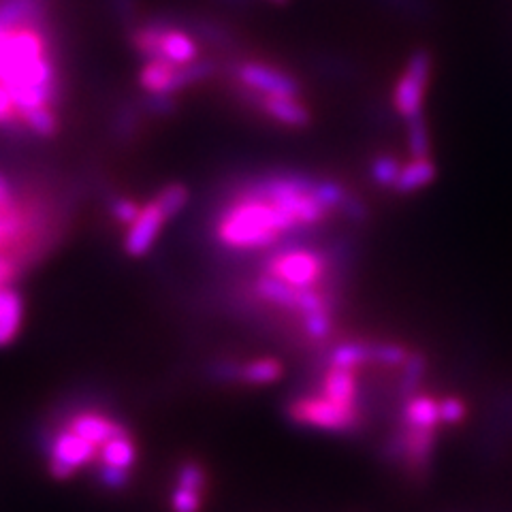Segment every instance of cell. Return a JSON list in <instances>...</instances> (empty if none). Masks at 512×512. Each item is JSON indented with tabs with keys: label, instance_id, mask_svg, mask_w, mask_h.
<instances>
[{
	"label": "cell",
	"instance_id": "cell-17",
	"mask_svg": "<svg viewBox=\"0 0 512 512\" xmlns=\"http://www.w3.org/2000/svg\"><path fill=\"white\" fill-rule=\"evenodd\" d=\"M26 231L28 216L20 207V203H13L5 207V210H0V254H9L18 246L20 239L26 237Z\"/></svg>",
	"mask_w": 512,
	"mask_h": 512
},
{
	"label": "cell",
	"instance_id": "cell-2",
	"mask_svg": "<svg viewBox=\"0 0 512 512\" xmlns=\"http://www.w3.org/2000/svg\"><path fill=\"white\" fill-rule=\"evenodd\" d=\"M135 47L141 56L148 60L163 58L171 64H190L199 56L197 43L184 30L150 24L135 32Z\"/></svg>",
	"mask_w": 512,
	"mask_h": 512
},
{
	"label": "cell",
	"instance_id": "cell-32",
	"mask_svg": "<svg viewBox=\"0 0 512 512\" xmlns=\"http://www.w3.org/2000/svg\"><path fill=\"white\" fill-rule=\"evenodd\" d=\"M440 406V423L442 425H457L468 414V406L459 397H444L438 402Z\"/></svg>",
	"mask_w": 512,
	"mask_h": 512
},
{
	"label": "cell",
	"instance_id": "cell-18",
	"mask_svg": "<svg viewBox=\"0 0 512 512\" xmlns=\"http://www.w3.org/2000/svg\"><path fill=\"white\" fill-rule=\"evenodd\" d=\"M137 455L139 453H137L135 438L131 436V431H124V434L107 440L99 448V459H96V461L109 463V466H116V468L131 470L135 466Z\"/></svg>",
	"mask_w": 512,
	"mask_h": 512
},
{
	"label": "cell",
	"instance_id": "cell-12",
	"mask_svg": "<svg viewBox=\"0 0 512 512\" xmlns=\"http://www.w3.org/2000/svg\"><path fill=\"white\" fill-rule=\"evenodd\" d=\"M24 320V299L11 286L0 288V348L18 340Z\"/></svg>",
	"mask_w": 512,
	"mask_h": 512
},
{
	"label": "cell",
	"instance_id": "cell-1",
	"mask_svg": "<svg viewBox=\"0 0 512 512\" xmlns=\"http://www.w3.org/2000/svg\"><path fill=\"white\" fill-rule=\"evenodd\" d=\"M295 227V220L276 203L242 190V195L218 220L216 235L229 248L254 250L276 244L280 235Z\"/></svg>",
	"mask_w": 512,
	"mask_h": 512
},
{
	"label": "cell",
	"instance_id": "cell-22",
	"mask_svg": "<svg viewBox=\"0 0 512 512\" xmlns=\"http://www.w3.org/2000/svg\"><path fill=\"white\" fill-rule=\"evenodd\" d=\"M188 199H190V192L184 184H169L154 197V201L158 203V207L163 210L167 218L178 216L186 207Z\"/></svg>",
	"mask_w": 512,
	"mask_h": 512
},
{
	"label": "cell",
	"instance_id": "cell-23",
	"mask_svg": "<svg viewBox=\"0 0 512 512\" xmlns=\"http://www.w3.org/2000/svg\"><path fill=\"white\" fill-rule=\"evenodd\" d=\"M303 333L308 335L312 342H325L333 331V312L331 310H316L301 316Z\"/></svg>",
	"mask_w": 512,
	"mask_h": 512
},
{
	"label": "cell",
	"instance_id": "cell-28",
	"mask_svg": "<svg viewBox=\"0 0 512 512\" xmlns=\"http://www.w3.org/2000/svg\"><path fill=\"white\" fill-rule=\"evenodd\" d=\"M399 171H402V165H399V160L393 156H376L372 167H370L372 180L380 188H395Z\"/></svg>",
	"mask_w": 512,
	"mask_h": 512
},
{
	"label": "cell",
	"instance_id": "cell-34",
	"mask_svg": "<svg viewBox=\"0 0 512 512\" xmlns=\"http://www.w3.org/2000/svg\"><path fill=\"white\" fill-rule=\"evenodd\" d=\"M0 126H20L18 109L11 99V94L0 86Z\"/></svg>",
	"mask_w": 512,
	"mask_h": 512
},
{
	"label": "cell",
	"instance_id": "cell-11",
	"mask_svg": "<svg viewBox=\"0 0 512 512\" xmlns=\"http://www.w3.org/2000/svg\"><path fill=\"white\" fill-rule=\"evenodd\" d=\"M323 395L331 402L359 408V378L357 370H346V367H333L323 376Z\"/></svg>",
	"mask_w": 512,
	"mask_h": 512
},
{
	"label": "cell",
	"instance_id": "cell-36",
	"mask_svg": "<svg viewBox=\"0 0 512 512\" xmlns=\"http://www.w3.org/2000/svg\"><path fill=\"white\" fill-rule=\"evenodd\" d=\"M15 278H18V261L9 254H0V288L11 286Z\"/></svg>",
	"mask_w": 512,
	"mask_h": 512
},
{
	"label": "cell",
	"instance_id": "cell-20",
	"mask_svg": "<svg viewBox=\"0 0 512 512\" xmlns=\"http://www.w3.org/2000/svg\"><path fill=\"white\" fill-rule=\"evenodd\" d=\"M284 376V367L276 359H254L242 365V382L261 387V384L278 382Z\"/></svg>",
	"mask_w": 512,
	"mask_h": 512
},
{
	"label": "cell",
	"instance_id": "cell-15",
	"mask_svg": "<svg viewBox=\"0 0 512 512\" xmlns=\"http://www.w3.org/2000/svg\"><path fill=\"white\" fill-rule=\"evenodd\" d=\"M402 423L416 429H438L442 425L438 402L427 395H412L402 410Z\"/></svg>",
	"mask_w": 512,
	"mask_h": 512
},
{
	"label": "cell",
	"instance_id": "cell-14",
	"mask_svg": "<svg viewBox=\"0 0 512 512\" xmlns=\"http://www.w3.org/2000/svg\"><path fill=\"white\" fill-rule=\"evenodd\" d=\"M254 293L261 301L271 303V306L276 308L293 310L295 306V286H291L280 276L271 274V271H263V274L256 278Z\"/></svg>",
	"mask_w": 512,
	"mask_h": 512
},
{
	"label": "cell",
	"instance_id": "cell-3",
	"mask_svg": "<svg viewBox=\"0 0 512 512\" xmlns=\"http://www.w3.org/2000/svg\"><path fill=\"white\" fill-rule=\"evenodd\" d=\"M288 416L297 425L327 431H352L361 425V410L331 402L329 397H301L288 406Z\"/></svg>",
	"mask_w": 512,
	"mask_h": 512
},
{
	"label": "cell",
	"instance_id": "cell-27",
	"mask_svg": "<svg viewBox=\"0 0 512 512\" xmlns=\"http://www.w3.org/2000/svg\"><path fill=\"white\" fill-rule=\"evenodd\" d=\"M175 485L205 493L207 491V472L199 461H184L178 468V474H175Z\"/></svg>",
	"mask_w": 512,
	"mask_h": 512
},
{
	"label": "cell",
	"instance_id": "cell-38",
	"mask_svg": "<svg viewBox=\"0 0 512 512\" xmlns=\"http://www.w3.org/2000/svg\"><path fill=\"white\" fill-rule=\"evenodd\" d=\"M276 3H282V0H276Z\"/></svg>",
	"mask_w": 512,
	"mask_h": 512
},
{
	"label": "cell",
	"instance_id": "cell-33",
	"mask_svg": "<svg viewBox=\"0 0 512 512\" xmlns=\"http://www.w3.org/2000/svg\"><path fill=\"white\" fill-rule=\"evenodd\" d=\"M212 376L218 382H242V363H235L231 359H222L212 367Z\"/></svg>",
	"mask_w": 512,
	"mask_h": 512
},
{
	"label": "cell",
	"instance_id": "cell-5",
	"mask_svg": "<svg viewBox=\"0 0 512 512\" xmlns=\"http://www.w3.org/2000/svg\"><path fill=\"white\" fill-rule=\"evenodd\" d=\"M431 75V56L425 50L414 52L406 64L402 77L397 79L393 90L395 111L404 120L423 114V99Z\"/></svg>",
	"mask_w": 512,
	"mask_h": 512
},
{
	"label": "cell",
	"instance_id": "cell-9",
	"mask_svg": "<svg viewBox=\"0 0 512 512\" xmlns=\"http://www.w3.org/2000/svg\"><path fill=\"white\" fill-rule=\"evenodd\" d=\"M67 427L71 431H75L77 436H82L86 440H90L96 446H103L107 440L116 438L124 431H128L120 421L111 419V416L103 414V412H92V410H84L77 412L71 416V421L67 423Z\"/></svg>",
	"mask_w": 512,
	"mask_h": 512
},
{
	"label": "cell",
	"instance_id": "cell-31",
	"mask_svg": "<svg viewBox=\"0 0 512 512\" xmlns=\"http://www.w3.org/2000/svg\"><path fill=\"white\" fill-rule=\"evenodd\" d=\"M139 212H141V205L133 199H128V197H118V199L111 201V205H109L111 218H114L120 224H124V227H131V224L137 220Z\"/></svg>",
	"mask_w": 512,
	"mask_h": 512
},
{
	"label": "cell",
	"instance_id": "cell-10",
	"mask_svg": "<svg viewBox=\"0 0 512 512\" xmlns=\"http://www.w3.org/2000/svg\"><path fill=\"white\" fill-rule=\"evenodd\" d=\"M259 107L269 118L288 128H306L310 124V111L297 96H261Z\"/></svg>",
	"mask_w": 512,
	"mask_h": 512
},
{
	"label": "cell",
	"instance_id": "cell-16",
	"mask_svg": "<svg viewBox=\"0 0 512 512\" xmlns=\"http://www.w3.org/2000/svg\"><path fill=\"white\" fill-rule=\"evenodd\" d=\"M406 429V459L410 468L425 470L427 461L431 459V453L436 448V431L438 429H416L402 423Z\"/></svg>",
	"mask_w": 512,
	"mask_h": 512
},
{
	"label": "cell",
	"instance_id": "cell-4",
	"mask_svg": "<svg viewBox=\"0 0 512 512\" xmlns=\"http://www.w3.org/2000/svg\"><path fill=\"white\" fill-rule=\"evenodd\" d=\"M96 459H99V446L77 436L69 427L56 431L50 444V457H47L50 474L58 480H67L79 470L94 466Z\"/></svg>",
	"mask_w": 512,
	"mask_h": 512
},
{
	"label": "cell",
	"instance_id": "cell-25",
	"mask_svg": "<svg viewBox=\"0 0 512 512\" xmlns=\"http://www.w3.org/2000/svg\"><path fill=\"white\" fill-rule=\"evenodd\" d=\"M410 350L395 342H372V363L380 367H402Z\"/></svg>",
	"mask_w": 512,
	"mask_h": 512
},
{
	"label": "cell",
	"instance_id": "cell-19",
	"mask_svg": "<svg viewBox=\"0 0 512 512\" xmlns=\"http://www.w3.org/2000/svg\"><path fill=\"white\" fill-rule=\"evenodd\" d=\"M372 363V342H342L329 352V365L359 370Z\"/></svg>",
	"mask_w": 512,
	"mask_h": 512
},
{
	"label": "cell",
	"instance_id": "cell-37",
	"mask_svg": "<svg viewBox=\"0 0 512 512\" xmlns=\"http://www.w3.org/2000/svg\"><path fill=\"white\" fill-rule=\"evenodd\" d=\"M18 203V197H15V190L11 186V182L5 178L3 173H0V210H5V207Z\"/></svg>",
	"mask_w": 512,
	"mask_h": 512
},
{
	"label": "cell",
	"instance_id": "cell-24",
	"mask_svg": "<svg viewBox=\"0 0 512 512\" xmlns=\"http://www.w3.org/2000/svg\"><path fill=\"white\" fill-rule=\"evenodd\" d=\"M310 192L318 199L320 205L327 207L329 212L340 210V207L346 201V197H348L346 188L338 182H333V180H314Z\"/></svg>",
	"mask_w": 512,
	"mask_h": 512
},
{
	"label": "cell",
	"instance_id": "cell-35",
	"mask_svg": "<svg viewBox=\"0 0 512 512\" xmlns=\"http://www.w3.org/2000/svg\"><path fill=\"white\" fill-rule=\"evenodd\" d=\"M340 212L350 220V222H365L367 220V207L363 201H359L357 197L348 195L344 205L340 207Z\"/></svg>",
	"mask_w": 512,
	"mask_h": 512
},
{
	"label": "cell",
	"instance_id": "cell-21",
	"mask_svg": "<svg viewBox=\"0 0 512 512\" xmlns=\"http://www.w3.org/2000/svg\"><path fill=\"white\" fill-rule=\"evenodd\" d=\"M427 374V359L423 352H410L406 363L402 365V378H399L397 393L404 399H410L416 395V389L421 387V382Z\"/></svg>",
	"mask_w": 512,
	"mask_h": 512
},
{
	"label": "cell",
	"instance_id": "cell-13",
	"mask_svg": "<svg viewBox=\"0 0 512 512\" xmlns=\"http://www.w3.org/2000/svg\"><path fill=\"white\" fill-rule=\"evenodd\" d=\"M436 175H438V169L429 156L412 158L408 165H402V171H399V178L393 190L399 192V195H412V192L421 190L434 182Z\"/></svg>",
	"mask_w": 512,
	"mask_h": 512
},
{
	"label": "cell",
	"instance_id": "cell-26",
	"mask_svg": "<svg viewBox=\"0 0 512 512\" xmlns=\"http://www.w3.org/2000/svg\"><path fill=\"white\" fill-rule=\"evenodd\" d=\"M408 122V150L412 158L429 156V128L425 116H414Z\"/></svg>",
	"mask_w": 512,
	"mask_h": 512
},
{
	"label": "cell",
	"instance_id": "cell-8",
	"mask_svg": "<svg viewBox=\"0 0 512 512\" xmlns=\"http://www.w3.org/2000/svg\"><path fill=\"white\" fill-rule=\"evenodd\" d=\"M167 220L169 218L163 214V210H160L154 199L146 205H141V212H139L137 220L126 231V239H124L126 254L135 256V259H139V256H146L152 250V246L156 244V239H158L160 231H163Z\"/></svg>",
	"mask_w": 512,
	"mask_h": 512
},
{
	"label": "cell",
	"instance_id": "cell-29",
	"mask_svg": "<svg viewBox=\"0 0 512 512\" xmlns=\"http://www.w3.org/2000/svg\"><path fill=\"white\" fill-rule=\"evenodd\" d=\"M96 480H99L101 487L109 489V491H122L131 483V470H124V468H116V466H109V463L103 461H96Z\"/></svg>",
	"mask_w": 512,
	"mask_h": 512
},
{
	"label": "cell",
	"instance_id": "cell-6",
	"mask_svg": "<svg viewBox=\"0 0 512 512\" xmlns=\"http://www.w3.org/2000/svg\"><path fill=\"white\" fill-rule=\"evenodd\" d=\"M265 271L280 276L295 288L318 286V282L327 274V259L314 250L295 248L286 250L278 256H271Z\"/></svg>",
	"mask_w": 512,
	"mask_h": 512
},
{
	"label": "cell",
	"instance_id": "cell-30",
	"mask_svg": "<svg viewBox=\"0 0 512 512\" xmlns=\"http://www.w3.org/2000/svg\"><path fill=\"white\" fill-rule=\"evenodd\" d=\"M169 506H171V512H201L203 493L175 485V489L171 491Z\"/></svg>",
	"mask_w": 512,
	"mask_h": 512
},
{
	"label": "cell",
	"instance_id": "cell-7",
	"mask_svg": "<svg viewBox=\"0 0 512 512\" xmlns=\"http://www.w3.org/2000/svg\"><path fill=\"white\" fill-rule=\"evenodd\" d=\"M237 79L244 88L261 96H297V79L263 62H244L237 69Z\"/></svg>",
	"mask_w": 512,
	"mask_h": 512
}]
</instances>
